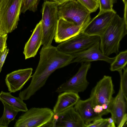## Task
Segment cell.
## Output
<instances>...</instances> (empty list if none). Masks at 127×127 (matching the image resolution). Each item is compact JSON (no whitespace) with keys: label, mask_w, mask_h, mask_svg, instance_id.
Returning <instances> with one entry per match:
<instances>
[{"label":"cell","mask_w":127,"mask_h":127,"mask_svg":"<svg viewBox=\"0 0 127 127\" xmlns=\"http://www.w3.org/2000/svg\"><path fill=\"white\" fill-rule=\"evenodd\" d=\"M123 70V72L122 70L118 71L120 77V88L121 89L124 98L127 102V68L126 66Z\"/></svg>","instance_id":"603a6c76"},{"label":"cell","mask_w":127,"mask_h":127,"mask_svg":"<svg viewBox=\"0 0 127 127\" xmlns=\"http://www.w3.org/2000/svg\"><path fill=\"white\" fill-rule=\"evenodd\" d=\"M35 71L29 86L21 92L19 97L23 100L29 99L45 84L50 75L56 70L71 64L72 55L63 53L51 45L43 46Z\"/></svg>","instance_id":"6da1fadb"},{"label":"cell","mask_w":127,"mask_h":127,"mask_svg":"<svg viewBox=\"0 0 127 127\" xmlns=\"http://www.w3.org/2000/svg\"><path fill=\"white\" fill-rule=\"evenodd\" d=\"M54 115L53 110L49 108L32 107L19 117L14 127H46Z\"/></svg>","instance_id":"8992f818"},{"label":"cell","mask_w":127,"mask_h":127,"mask_svg":"<svg viewBox=\"0 0 127 127\" xmlns=\"http://www.w3.org/2000/svg\"><path fill=\"white\" fill-rule=\"evenodd\" d=\"M85 127H108V119L101 118L97 119L86 125Z\"/></svg>","instance_id":"484cf974"},{"label":"cell","mask_w":127,"mask_h":127,"mask_svg":"<svg viewBox=\"0 0 127 127\" xmlns=\"http://www.w3.org/2000/svg\"><path fill=\"white\" fill-rule=\"evenodd\" d=\"M7 38V34L0 35V51L2 52L7 48L6 42Z\"/></svg>","instance_id":"4316f807"},{"label":"cell","mask_w":127,"mask_h":127,"mask_svg":"<svg viewBox=\"0 0 127 127\" xmlns=\"http://www.w3.org/2000/svg\"><path fill=\"white\" fill-rule=\"evenodd\" d=\"M124 4H127V0H122Z\"/></svg>","instance_id":"d6a6232c"},{"label":"cell","mask_w":127,"mask_h":127,"mask_svg":"<svg viewBox=\"0 0 127 127\" xmlns=\"http://www.w3.org/2000/svg\"><path fill=\"white\" fill-rule=\"evenodd\" d=\"M127 34V22L124 17L116 13L108 27L100 36V49L105 55L109 56L119 52L120 42Z\"/></svg>","instance_id":"7a4b0ae2"},{"label":"cell","mask_w":127,"mask_h":127,"mask_svg":"<svg viewBox=\"0 0 127 127\" xmlns=\"http://www.w3.org/2000/svg\"><path fill=\"white\" fill-rule=\"evenodd\" d=\"M58 13L59 19H64L84 29L91 20V13L76 0L58 6Z\"/></svg>","instance_id":"3957f363"},{"label":"cell","mask_w":127,"mask_h":127,"mask_svg":"<svg viewBox=\"0 0 127 127\" xmlns=\"http://www.w3.org/2000/svg\"><path fill=\"white\" fill-rule=\"evenodd\" d=\"M2 52L0 51V58L2 55Z\"/></svg>","instance_id":"e575fe53"},{"label":"cell","mask_w":127,"mask_h":127,"mask_svg":"<svg viewBox=\"0 0 127 127\" xmlns=\"http://www.w3.org/2000/svg\"><path fill=\"white\" fill-rule=\"evenodd\" d=\"M85 124L73 106L54 115L46 127H85Z\"/></svg>","instance_id":"30bf717a"},{"label":"cell","mask_w":127,"mask_h":127,"mask_svg":"<svg viewBox=\"0 0 127 127\" xmlns=\"http://www.w3.org/2000/svg\"><path fill=\"white\" fill-rule=\"evenodd\" d=\"M116 13L114 10L98 13L90 20L82 32L89 35L100 36Z\"/></svg>","instance_id":"8fae6325"},{"label":"cell","mask_w":127,"mask_h":127,"mask_svg":"<svg viewBox=\"0 0 127 127\" xmlns=\"http://www.w3.org/2000/svg\"><path fill=\"white\" fill-rule=\"evenodd\" d=\"M114 93L111 77L104 75L91 91L90 98L92 106L101 105L108 110Z\"/></svg>","instance_id":"ba28073f"},{"label":"cell","mask_w":127,"mask_h":127,"mask_svg":"<svg viewBox=\"0 0 127 127\" xmlns=\"http://www.w3.org/2000/svg\"><path fill=\"white\" fill-rule=\"evenodd\" d=\"M108 119V127H115V123L112 118L111 117Z\"/></svg>","instance_id":"f546056e"},{"label":"cell","mask_w":127,"mask_h":127,"mask_svg":"<svg viewBox=\"0 0 127 127\" xmlns=\"http://www.w3.org/2000/svg\"><path fill=\"white\" fill-rule=\"evenodd\" d=\"M2 103L4 110L2 115L0 118V127H7L10 122L14 119L18 112L6 103Z\"/></svg>","instance_id":"ffe728a7"},{"label":"cell","mask_w":127,"mask_h":127,"mask_svg":"<svg viewBox=\"0 0 127 127\" xmlns=\"http://www.w3.org/2000/svg\"><path fill=\"white\" fill-rule=\"evenodd\" d=\"M24 0H0V21L6 34L17 27Z\"/></svg>","instance_id":"5b68a950"},{"label":"cell","mask_w":127,"mask_h":127,"mask_svg":"<svg viewBox=\"0 0 127 127\" xmlns=\"http://www.w3.org/2000/svg\"><path fill=\"white\" fill-rule=\"evenodd\" d=\"M91 13L96 11L99 7L98 1L96 0H76Z\"/></svg>","instance_id":"cb8c5ba5"},{"label":"cell","mask_w":127,"mask_h":127,"mask_svg":"<svg viewBox=\"0 0 127 127\" xmlns=\"http://www.w3.org/2000/svg\"><path fill=\"white\" fill-rule=\"evenodd\" d=\"M84 28L63 18H59L54 39L56 42L60 43L79 33Z\"/></svg>","instance_id":"9a60e30c"},{"label":"cell","mask_w":127,"mask_h":127,"mask_svg":"<svg viewBox=\"0 0 127 127\" xmlns=\"http://www.w3.org/2000/svg\"><path fill=\"white\" fill-rule=\"evenodd\" d=\"M45 1H48L53 3L57 6H59L68 1L72 0H44Z\"/></svg>","instance_id":"f1b7e54d"},{"label":"cell","mask_w":127,"mask_h":127,"mask_svg":"<svg viewBox=\"0 0 127 127\" xmlns=\"http://www.w3.org/2000/svg\"><path fill=\"white\" fill-rule=\"evenodd\" d=\"M43 32L41 21L36 25L30 38L25 44L23 53L25 59L34 57L42 45Z\"/></svg>","instance_id":"2e32d148"},{"label":"cell","mask_w":127,"mask_h":127,"mask_svg":"<svg viewBox=\"0 0 127 127\" xmlns=\"http://www.w3.org/2000/svg\"><path fill=\"white\" fill-rule=\"evenodd\" d=\"M97 0V1H98V0Z\"/></svg>","instance_id":"d590c367"},{"label":"cell","mask_w":127,"mask_h":127,"mask_svg":"<svg viewBox=\"0 0 127 127\" xmlns=\"http://www.w3.org/2000/svg\"><path fill=\"white\" fill-rule=\"evenodd\" d=\"M127 102L120 88L115 97L112 99L108 106V110L111 114V117L118 127H122L127 120Z\"/></svg>","instance_id":"7c38bea8"},{"label":"cell","mask_w":127,"mask_h":127,"mask_svg":"<svg viewBox=\"0 0 127 127\" xmlns=\"http://www.w3.org/2000/svg\"><path fill=\"white\" fill-rule=\"evenodd\" d=\"M58 7L55 4L48 1L43 3L41 21L43 46L51 45L54 38L59 19Z\"/></svg>","instance_id":"277c9868"},{"label":"cell","mask_w":127,"mask_h":127,"mask_svg":"<svg viewBox=\"0 0 127 127\" xmlns=\"http://www.w3.org/2000/svg\"><path fill=\"white\" fill-rule=\"evenodd\" d=\"M80 99L78 94L65 91L60 93L53 108L55 115H57L73 106Z\"/></svg>","instance_id":"ac0fdd59"},{"label":"cell","mask_w":127,"mask_h":127,"mask_svg":"<svg viewBox=\"0 0 127 127\" xmlns=\"http://www.w3.org/2000/svg\"><path fill=\"white\" fill-rule=\"evenodd\" d=\"M5 33L3 31L2 28L1 22L0 21V35H2Z\"/></svg>","instance_id":"1f68e13d"},{"label":"cell","mask_w":127,"mask_h":127,"mask_svg":"<svg viewBox=\"0 0 127 127\" xmlns=\"http://www.w3.org/2000/svg\"><path fill=\"white\" fill-rule=\"evenodd\" d=\"M127 63V50L122 51L118 54L115 58L111 64V71L118 72L122 70L126 66Z\"/></svg>","instance_id":"44dd1931"},{"label":"cell","mask_w":127,"mask_h":127,"mask_svg":"<svg viewBox=\"0 0 127 127\" xmlns=\"http://www.w3.org/2000/svg\"><path fill=\"white\" fill-rule=\"evenodd\" d=\"M33 69L31 68L16 70L6 75V84L10 93H15L21 90L32 77Z\"/></svg>","instance_id":"5bb4252c"},{"label":"cell","mask_w":127,"mask_h":127,"mask_svg":"<svg viewBox=\"0 0 127 127\" xmlns=\"http://www.w3.org/2000/svg\"><path fill=\"white\" fill-rule=\"evenodd\" d=\"M99 41V36L89 35L82 32L60 43L56 47L60 52L71 55L86 50Z\"/></svg>","instance_id":"52a82bcc"},{"label":"cell","mask_w":127,"mask_h":127,"mask_svg":"<svg viewBox=\"0 0 127 127\" xmlns=\"http://www.w3.org/2000/svg\"><path fill=\"white\" fill-rule=\"evenodd\" d=\"M125 5L124 9V18L125 21L127 22V4Z\"/></svg>","instance_id":"4dcf8cb0"},{"label":"cell","mask_w":127,"mask_h":127,"mask_svg":"<svg viewBox=\"0 0 127 127\" xmlns=\"http://www.w3.org/2000/svg\"><path fill=\"white\" fill-rule=\"evenodd\" d=\"M112 1L113 4H114L117 3V0H112Z\"/></svg>","instance_id":"836d02e7"},{"label":"cell","mask_w":127,"mask_h":127,"mask_svg":"<svg viewBox=\"0 0 127 127\" xmlns=\"http://www.w3.org/2000/svg\"><path fill=\"white\" fill-rule=\"evenodd\" d=\"M77 72L72 77L60 85L55 92L59 93L65 91L78 94L84 92L89 83L87 79L89 70L91 67L90 62L81 63Z\"/></svg>","instance_id":"9c48e42d"},{"label":"cell","mask_w":127,"mask_h":127,"mask_svg":"<svg viewBox=\"0 0 127 127\" xmlns=\"http://www.w3.org/2000/svg\"><path fill=\"white\" fill-rule=\"evenodd\" d=\"M40 0H24L21 9V13H24L27 10L33 12L36 11Z\"/></svg>","instance_id":"7402d4cb"},{"label":"cell","mask_w":127,"mask_h":127,"mask_svg":"<svg viewBox=\"0 0 127 127\" xmlns=\"http://www.w3.org/2000/svg\"><path fill=\"white\" fill-rule=\"evenodd\" d=\"M98 2L100 9L98 13L114 10L112 0H98Z\"/></svg>","instance_id":"d4e9b609"},{"label":"cell","mask_w":127,"mask_h":127,"mask_svg":"<svg viewBox=\"0 0 127 127\" xmlns=\"http://www.w3.org/2000/svg\"><path fill=\"white\" fill-rule=\"evenodd\" d=\"M0 100L8 104L18 112H26L28 110L27 105L19 97L12 95L10 92L1 91L0 93Z\"/></svg>","instance_id":"d6986e66"},{"label":"cell","mask_w":127,"mask_h":127,"mask_svg":"<svg viewBox=\"0 0 127 127\" xmlns=\"http://www.w3.org/2000/svg\"><path fill=\"white\" fill-rule=\"evenodd\" d=\"M71 55L72 57L71 64L101 61L111 64L115 58V57H110L102 53L100 49V41L86 50Z\"/></svg>","instance_id":"4fadbf2b"},{"label":"cell","mask_w":127,"mask_h":127,"mask_svg":"<svg viewBox=\"0 0 127 127\" xmlns=\"http://www.w3.org/2000/svg\"><path fill=\"white\" fill-rule=\"evenodd\" d=\"M74 107L86 125L96 119L102 118L101 116L94 112L90 97L84 100L80 99Z\"/></svg>","instance_id":"e0dca14e"},{"label":"cell","mask_w":127,"mask_h":127,"mask_svg":"<svg viewBox=\"0 0 127 127\" xmlns=\"http://www.w3.org/2000/svg\"><path fill=\"white\" fill-rule=\"evenodd\" d=\"M9 51V49L6 48L2 51V55L0 58V72L1 70L2 66Z\"/></svg>","instance_id":"83f0119b"}]
</instances>
